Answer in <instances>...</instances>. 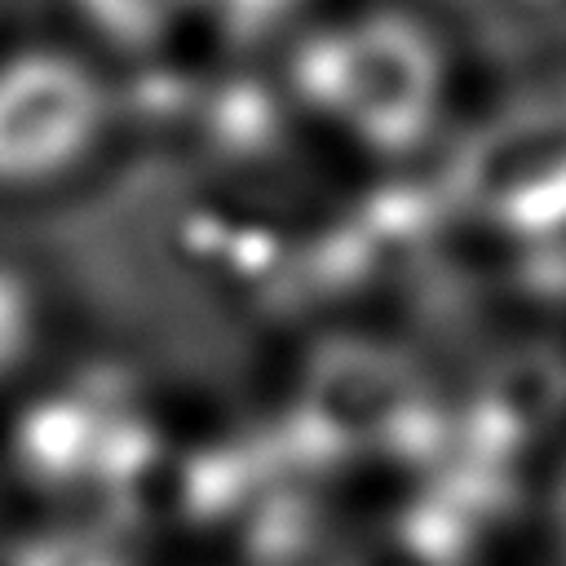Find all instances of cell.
Masks as SVG:
<instances>
[{"label": "cell", "mask_w": 566, "mask_h": 566, "mask_svg": "<svg viewBox=\"0 0 566 566\" xmlns=\"http://www.w3.org/2000/svg\"><path fill=\"white\" fill-rule=\"evenodd\" d=\"M292 88L323 124L367 150L416 146L447 97V57L424 22L367 9L314 27L292 53Z\"/></svg>", "instance_id": "6da1fadb"}, {"label": "cell", "mask_w": 566, "mask_h": 566, "mask_svg": "<svg viewBox=\"0 0 566 566\" xmlns=\"http://www.w3.org/2000/svg\"><path fill=\"white\" fill-rule=\"evenodd\" d=\"M119 119L115 84L88 49L18 44L0 53V195L75 181Z\"/></svg>", "instance_id": "7a4b0ae2"}, {"label": "cell", "mask_w": 566, "mask_h": 566, "mask_svg": "<svg viewBox=\"0 0 566 566\" xmlns=\"http://www.w3.org/2000/svg\"><path fill=\"white\" fill-rule=\"evenodd\" d=\"M88 40L119 57H146L203 18V0H71Z\"/></svg>", "instance_id": "3957f363"}, {"label": "cell", "mask_w": 566, "mask_h": 566, "mask_svg": "<svg viewBox=\"0 0 566 566\" xmlns=\"http://www.w3.org/2000/svg\"><path fill=\"white\" fill-rule=\"evenodd\" d=\"M13 566H128L124 548L88 535V531H49L22 548Z\"/></svg>", "instance_id": "277c9868"}, {"label": "cell", "mask_w": 566, "mask_h": 566, "mask_svg": "<svg viewBox=\"0 0 566 566\" xmlns=\"http://www.w3.org/2000/svg\"><path fill=\"white\" fill-rule=\"evenodd\" d=\"M292 0H203V18H226V22H265L279 18Z\"/></svg>", "instance_id": "5b68a950"}, {"label": "cell", "mask_w": 566, "mask_h": 566, "mask_svg": "<svg viewBox=\"0 0 566 566\" xmlns=\"http://www.w3.org/2000/svg\"><path fill=\"white\" fill-rule=\"evenodd\" d=\"M562 531H566V500H562Z\"/></svg>", "instance_id": "8992f818"}]
</instances>
